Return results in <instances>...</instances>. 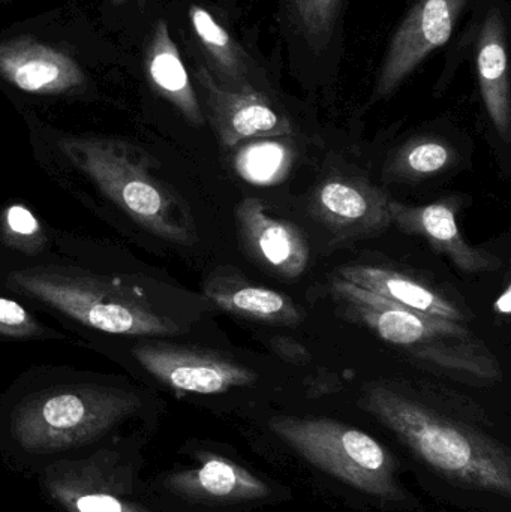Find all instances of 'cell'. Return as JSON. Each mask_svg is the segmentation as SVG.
Masks as SVG:
<instances>
[{
  "mask_svg": "<svg viewBox=\"0 0 511 512\" xmlns=\"http://www.w3.org/2000/svg\"><path fill=\"white\" fill-rule=\"evenodd\" d=\"M363 406L441 477L510 498V456L501 445L383 385L366 390Z\"/></svg>",
  "mask_w": 511,
  "mask_h": 512,
  "instance_id": "1",
  "label": "cell"
},
{
  "mask_svg": "<svg viewBox=\"0 0 511 512\" xmlns=\"http://www.w3.org/2000/svg\"><path fill=\"white\" fill-rule=\"evenodd\" d=\"M332 288L348 315L417 360L474 378H501L494 355L464 322L413 312L339 277Z\"/></svg>",
  "mask_w": 511,
  "mask_h": 512,
  "instance_id": "2",
  "label": "cell"
},
{
  "mask_svg": "<svg viewBox=\"0 0 511 512\" xmlns=\"http://www.w3.org/2000/svg\"><path fill=\"white\" fill-rule=\"evenodd\" d=\"M138 409L140 399L120 388H54L27 397L15 408L11 433L27 453H57L102 438Z\"/></svg>",
  "mask_w": 511,
  "mask_h": 512,
  "instance_id": "3",
  "label": "cell"
},
{
  "mask_svg": "<svg viewBox=\"0 0 511 512\" xmlns=\"http://www.w3.org/2000/svg\"><path fill=\"white\" fill-rule=\"evenodd\" d=\"M60 149L141 227L168 242H191L192 231L179 204L131 147L105 138L69 137L60 140Z\"/></svg>",
  "mask_w": 511,
  "mask_h": 512,
  "instance_id": "4",
  "label": "cell"
},
{
  "mask_svg": "<svg viewBox=\"0 0 511 512\" xmlns=\"http://www.w3.org/2000/svg\"><path fill=\"white\" fill-rule=\"evenodd\" d=\"M9 282L63 315L104 333L156 337L179 331L171 319L150 307L141 289L122 282L44 270L15 271Z\"/></svg>",
  "mask_w": 511,
  "mask_h": 512,
  "instance_id": "5",
  "label": "cell"
},
{
  "mask_svg": "<svg viewBox=\"0 0 511 512\" xmlns=\"http://www.w3.org/2000/svg\"><path fill=\"white\" fill-rule=\"evenodd\" d=\"M270 429L306 462L378 499L401 496L392 454L368 433L329 418H275Z\"/></svg>",
  "mask_w": 511,
  "mask_h": 512,
  "instance_id": "6",
  "label": "cell"
},
{
  "mask_svg": "<svg viewBox=\"0 0 511 512\" xmlns=\"http://www.w3.org/2000/svg\"><path fill=\"white\" fill-rule=\"evenodd\" d=\"M42 481L68 512H152L135 495L134 468L110 451L54 465Z\"/></svg>",
  "mask_w": 511,
  "mask_h": 512,
  "instance_id": "7",
  "label": "cell"
},
{
  "mask_svg": "<svg viewBox=\"0 0 511 512\" xmlns=\"http://www.w3.org/2000/svg\"><path fill=\"white\" fill-rule=\"evenodd\" d=\"M132 354L153 378L182 393L224 394L233 388L248 387L258 379L249 367L212 352L141 345Z\"/></svg>",
  "mask_w": 511,
  "mask_h": 512,
  "instance_id": "8",
  "label": "cell"
},
{
  "mask_svg": "<svg viewBox=\"0 0 511 512\" xmlns=\"http://www.w3.org/2000/svg\"><path fill=\"white\" fill-rule=\"evenodd\" d=\"M197 80L206 96L210 122L225 149L252 138L264 140L293 134L288 117L251 84L231 89L218 83L204 66H198Z\"/></svg>",
  "mask_w": 511,
  "mask_h": 512,
  "instance_id": "9",
  "label": "cell"
},
{
  "mask_svg": "<svg viewBox=\"0 0 511 512\" xmlns=\"http://www.w3.org/2000/svg\"><path fill=\"white\" fill-rule=\"evenodd\" d=\"M467 0H420L390 44L378 78V96L392 93L432 51L443 47Z\"/></svg>",
  "mask_w": 511,
  "mask_h": 512,
  "instance_id": "10",
  "label": "cell"
},
{
  "mask_svg": "<svg viewBox=\"0 0 511 512\" xmlns=\"http://www.w3.org/2000/svg\"><path fill=\"white\" fill-rule=\"evenodd\" d=\"M168 493L207 507H234L269 498L270 487L245 466L228 457L204 453L194 468L173 472L164 480Z\"/></svg>",
  "mask_w": 511,
  "mask_h": 512,
  "instance_id": "11",
  "label": "cell"
},
{
  "mask_svg": "<svg viewBox=\"0 0 511 512\" xmlns=\"http://www.w3.org/2000/svg\"><path fill=\"white\" fill-rule=\"evenodd\" d=\"M389 201L387 195L371 183L329 177L315 189L311 213L338 236H369L389 227Z\"/></svg>",
  "mask_w": 511,
  "mask_h": 512,
  "instance_id": "12",
  "label": "cell"
},
{
  "mask_svg": "<svg viewBox=\"0 0 511 512\" xmlns=\"http://www.w3.org/2000/svg\"><path fill=\"white\" fill-rule=\"evenodd\" d=\"M236 218L246 251L258 264L285 279H297L306 270L311 251L299 228L267 215L257 198H245Z\"/></svg>",
  "mask_w": 511,
  "mask_h": 512,
  "instance_id": "13",
  "label": "cell"
},
{
  "mask_svg": "<svg viewBox=\"0 0 511 512\" xmlns=\"http://www.w3.org/2000/svg\"><path fill=\"white\" fill-rule=\"evenodd\" d=\"M0 77L35 95L71 92L86 81L71 56L23 36L0 42Z\"/></svg>",
  "mask_w": 511,
  "mask_h": 512,
  "instance_id": "14",
  "label": "cell"
},
{
  "mask_svg": "<svg viewBox=\"0 0 511 512\" xmlns=\"http://www.w3.org/2000/svg\"><path fill=\"white\" fill-rule=\"evenodd\" d=\"M389 213L390 224L404 233L422 237L465 273L495 271L503 265L497 256L473 248L464 239L456 222V209L449 200L428 206H407L390 200Z\"/></svg>",
  "mask_w": 511,
  "mask_h": 512,
  "instance_id": "15",
  "label": "cell"
},
{
  "mask_svg": "<svg viewBox=\"0 0 511 512\" xmlns=\"http://www.w3.org/2000/svg\"><path fill=\"white\" fill-rule=\"evenodd\" d=\"M338 274L339 279L374 292L384 300L407 307L413 312L449 321H465L464 313L440 292L398 271L374 265H345L339 268Z\"/></svg>",
  "mask_w": 511,
  "mask_h": 512,
  "instance_id": "16",
  "label": "cell"
},
{
  "mask_svg": "<svg viewBox=\"0 0 511 512\" xmlns=\"http://www.w3.org/2000/svg\"><path fill=\"white\" fill-rule=\"evenodd\" d=\"M204 294L218 309L272 325H297L303 316L293 300L275 289L255 286L239 276L210 277Z\"/></svg>",
  "mask_w": 511,
  "mask_h": 512,
  "instance_id": "17",
  "label": "cell"
},
{
  "mask_svg": "<svg viewBox=\"0 0 511 512\" xmlns=\"http://www.w3.org/2000/svg\"><path fill=\"white\" fill-rule=\"evenodd\" d=\"M477 72L489 117L504 141L510 140L511 104L503 15L494 11L480 30Z\"/></svg>",
  "mask_w": 511,
  "mask_h": 512,
  "instance_id": "18",
  "label": "cell"
},
{
  "mask_svg": "<svg viewBox=\"0 0 511 512\" xmlns=\"http://www.w3.org/2000/svg\"><path fill=\"white\" fill-rule=\"evenodd\" d=\"M147 68H149L150 80L153 81L161 95L173 102L189 122L197 126L203 125L204 116L201 113L197 95L192 89L188 72H186L176 44L170 38L165 21H159L156 24L152 44H150Z\"/></svg>",
  "mask_w": 511,
  "mask_h": 512,
  "instance_id": "19",
  "label": "cell"
},
{
  "mask_svg": "<svg viewBox=\"0 0 511 512\" xmlns=\"http://www.w3.org/2000/svg\"><path fill=\"white\" fill-rule=\"evenodd\" d=\"M189 17L198 39L212 57L213 65L224 81L221 84L231 89H239L248 84L246 83L248 66H246L245 54L240 50L237 42L231 38L230 33L207 9L201 6L192 5L189 9Z\"/></svg>",
  "mask_w": 511,
  "mask_h": 512,
  "instance_id": "20",
  "label": "cell"
},
{
  "mask_svg": "<svg viewBox=\"0 0 511 512\" xmlns=\"http://www.w3.org/2000/svg\"><path fill=\"white\" fill-rule=\"evenodd\" d=\"M290 147L278 141L261 140L239 150L234 158L237 174L252 185L267 186L281 182L290 170Z\"/></svg>",
  "mask_w": 511,
  "mask_h": 512,
  "instance_id": "21",
  "label": "cell"
},
{
  "mask_svg": "<svg viewBox=\"0 0 511 512\" xmlns=\"http://www.w3.org/2000/svg\"><path fill=\"white\" fill-rule=\"evenodd\" d=\"M452 162V150L443 141L414 140L396 155L393 162V174L407 177V179H420V177L434 176L446 170Z\"/></svg>",
  "mask_w": 511,
  "mask_h": 512,
  "instance_id": "22",
  "label": "cell"
},
{
  "mask_svg": "<svg viewBox=\"0 0 511 512\" xmlns=\"http://www.w3.org/2000/svg\"><path fill=\"white\" fill-rule=\"evenodd\" d=\"M303 29L311 38L320 41L329 35L335 20L339 0H294Z\"/></svg>",
  "mask_w": 511,
  "mask_h": 512,
  "instance_id": "23",
  "label": "cell"
},
{
  "mask_svg": "<svg viewBox=\"0 0 511 512\" xmlns=\"http://www.w3.org/2000/svg\"><path fill=\"white\" fill-rule=\"evenodd\" d=\"M39 325L17 301L0 297V336L32 337L38 334Z\"/></svg>",
  "mask_w": 511,
  "mask_h": 512,
  "instance_id": "24",
  "label": "cell"
},
{
  "mask_svg": "<svg viewBox=\"0 0 511 512\" xmlns=\"http://www.w3.org/2000/svg\"><path fill=\"white\" fill-rule=\"evenodd\" d=\"M6 234L24 249L29 245L36 246L41 236V225L27 207L11 206L5 213Z\"/></svg>",
  "mask_w": 511,
  "mask_h": 512,
  "instance_id": "25",
  "label": "cell"
},
{
  "mask_svg": "<svg viewBox=\"0 0 511 512\" xmlns=\"http://www.w3.org/2000/svg\"><path fill=\"white\" fill-rule=\"evenodd\" d=\"M272 348L279 357L284 358L288 363L305 364L311 358L305 346L300 345L296 340L288 339V337L272 339Z\"/></svg>",
  "mask_w": 511,
  "mask_h": 512,
  "instance_id": "26",
  "label": "cell"
},
{
  "mask_svg": "<svg viewBox=\"0 0 511 512\" xmlns=\"http://www.w3.org/2000/svg\"><path fill=\"white\" fill-rule=\"evenodd\" d=\"M495 310L503 315H510L511 312V289L509 288L504 291V294L495 301Z\"/></svg>",
  "mask_w": 511,
  "mask_h": 512,
  "instance_id": "27",
  "label": "cell"
}]
</instances>
